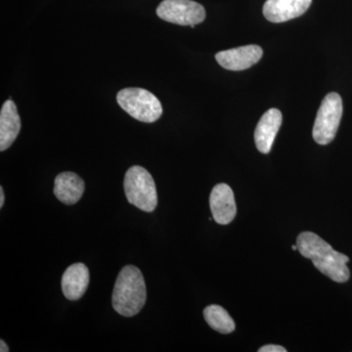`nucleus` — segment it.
I'll return each instance as SVG.
<instances>
[{
    "mask_svg": "<svg viewBox=\"0 0 352 352\" xmlns=\"http://www.w3.org/2000/svg\"><path fill=\"white\" fill-rule=\"evenodd\" d=\"M298 251L303 258L311 259L322 274L337 283H346L351 277L346 254L335 251L331 245L314 232H302L296 239Z\"/></svg>",
    "mask_w": 352,
    "mask_h": 352,
    "instance_id": "nucleus-1",
    "label": "nucleus"
},
{
    "mask_svg": "<svg viewBox=\"0 0 352 352\" xmlns=\"http://www.w3.org/2000/svg\"><path fill=\"white\" fill-rule=\"evenodd\" d=\"M146 300L147 291L142 272L136 266H124L113 287V309L122 316H135L144 307Z\"/></svg>",
    "mask_w": 352,
    "mask_h": 352,
    "instance_id": "nucleus-2",
    "label": "nucleus"
},
{
    "mask_svg": "<svg viewBox=\"0 0 352 352\" xmlns=\"http://www.w3.org/2000/svg\"><path fill=\"white\" fill-rule=\"evenodd\" d=\"M124 189L127 201L139 210L154 212L157 205L156 184L149 171L142 166H131L126 171Z\"/></svg>",
    "mask_w": 352,
    "mask_h": 352,
    "instance_id": "nucleus-3",
    "label": "nucleus"
},
{
    "mask_svg": "<svg viewBox=\"0 0 352 352\" xmlns=\"http://www.w3.org/2000/svg\"><path fill=\"white\" fill-rule=\"evenodd\" d=\"M117 101L122 110L139 122L151 124L163 115L161 102L143 88H124L118 94Z\"/></svg>",
    "mask_w": 352,
    "mask_h": 352,
    "instance_id": "nucleus-4",
    "label": "nucleus"
},
{
    "mask_svg": "<svg viewBox=\"0 0 352 352\" xmlns=\"http://www.w3.org/2000/svg\"><path fill=\"white\" fill-rule=\"evenodd\" d=\"M342 117V97L336 92L329 94L317 112L312 136L315 142L327 145L332 142L339 129Z\"/></svg>",
    "mask_w": 352,
    "mask_h": 352,
    "instance_id": "nucleus-5",
    "label": "nucleus"
},
{
    "mask_svg": "<svg viewBox=\"0 0 352 352\" xmlns=\"http://www.w3.org/2000/svg\"><path fill=\"white\" fill-rule=\"evenodd\" d=\"M157 15L173 24L195 28L205 20L206 10L193 0H164L157 6Z\"/></svg>",
    "mask_w": 352,
    "mask_h": 352,
    "instance_id": "nucleus-6",
    "label": "nucleus"
},
{
    "mask_svg": "<svg viewBox=\"0 0 352 352\" xmlns=\"http://www.w3.org/2000/svg\"><path fill=\"white\" fill-rule=\"evenodd\" d=\"M263 55L261 46L252 44L220 51L215 55V59L222 68L229 71H244L258 63Z\"/></svg>",
    "mask_w": 352,
    "mask_h": 352,
    "instance_id": "nucleus-7",
    "label": "nucleus"
},
{
    "mask_svg": "<svg viewBox=\"0 0 352 352\" xmlns=\"http://www.w3.org/2000/svg\"><path fill=\"white\" fill-rule=\"evenodd\" d=\"M212 219L220 226L231 223L237 214L235 198L231 187L226 183L215 185L210 196Z\"/></svg>",
    "mask_w": 352,
    "mask_h": 352,
    "instance_id": "nucleus-8",
    "label": "nucleus"
},
{
    "mask_svg": "<svg viewBox=\"0 0 352 352\" xmlns=\"http://www.w3.org/2000/svg\"><path fill=\"white\" fill-rule=\"evenodd\" d=\"M312 0H266L263 12L271 23H284L305 14Z\"/></svg>",
    "mask_w": 352,
    "mask_h": 352,
    "instance_id": "nucleus-9",
    "label": "nucleus"
},
{
    "mask_svg": "<svg viewBox=\"0 0 352 352\" xmlns=\"http://www.w3.org/2000/svg\"><path fill=\"white\" fill-rule=\"evenodd\" d=\"M282 113L278 109H270L259 120L254 131V142L259 152L268 154L282 124Z\"/></svg>",
    "mask_w": 352,
    "mask_h": 352,
    "instance_id": "nucleus-10",
    "label": "nucleus"
},
{
    "mask_svg": "<svg viewBox=\"0 0 352 352\" xmlns=\"http://www.w3.org/2000/svg\"><path fill=\"white\" fill-rule=\"evenodd\" d=\"M89 280V270L85 264H72L62 277L61 287L64 296L69 300H80L87 292Z\"/></svg>",
    "mask_w": 352,
    "mask_h": 352,
    "instance_id": "nucleus-11",
    "label": "nucleus"
},
{
    "mask_svg": "<svg viewBox=\"0 0 352 352\" xmlns=\"http://www.w3.org/2000/svg\"><path fill=\"white\" fill-rule=\"evenodd\" d=\"M20 131L21 119L17 107L12 100H7L0 112V151H6L13 144Z\"/></svg>",
    "mask_w": 352,
    "mask_h": 352,
    "instance_id": "nucleus-12",
    "label": "nucleus"
},
{
    "mask_svg": "<svg viewBox=\"0 0 352 352\" xmlns=\"http://www.w3.org/2000/svg\"><path fill=\"white\" fill-rule=\"evenodd\" d=\"M85 182L76 173L66 171L60 173L55 178V196L65 205H75L80 200L85 192Z\"/></svg>",
    "mask_w": 352,
    "mask_h": 352,
    "instance_id": "nucleus-13",
    "label": "nucleus"
},
{
    "mask_svg": "<svg viewBox=\"0 0 352 352\" xmlns=\"http://www.w3.org/2000/svg\"><path fill=\"white\" fill-rule=\"evenodd\" d=\"M204 317L208 325L217 332L230 333L235 330V322L232 317L220 305H208L204 310Z\"/></svg>",
    "mask_w": 352,
    "mask_h": 352,
    "instance_id": "nucleus-14",
    "label": "nucleus"
},
{
    "mask_svg": "<svg viewBox=\"0 0 352 352\" xmlns=\"http://www.w3.org/2000/svg\"><path fill=\"white\" fill-rule=\"evenodd\" d=\"M287 349L283 346H277V344H268L258 349V352H286Z\"/></svg>",
    "mask_w": 352,
    "mask_h": 352,
    "instance_id": "nucleus-15",
    "label": "nucleus"
},
{
    "mask_svg": "<svg viewBox=\"0 0 352 352\" xmlns=\"http://www.w3.org/2000/svg\"><path fill=\"white\" fill-rule=\"evenodd\" d=\"M0 351L8 352L9 347L7 346L6 342L3 340H0Z\"/></svg>",
    "mask_w": 352,
    "mask_h": 352,
    "instance_id": "nucleus-16",
    "label": "nucleus"
},
{
    "mask_svg": "<svg viewBox=\"0 0 352 352\" xmlns=\"http://www.w3.org/2000/svg\"><path fill=\"white\" fill-rule=\"evenodd\" d=\"M4 200H6V196H4V190L2 187H0V208L3 207Z\"/></svg>",
    "mask_w": 352,
    "mask_h": 352,
    "instance_id": "nucleus-17",
    "label": "nucleus"
},
{
    "mask_svg": "<svg viewBox=\"0 0 352 352\" xmlns=\"http://www.w3.org/2000/svg\"><path fill=\"white\" fill-rule=\"evenodd\" d=\"M292 249H293L294 251H296V250H298V245H292Z\"/></svg>",
    "mask_w": 352,
    "mask_h": 352,
    "instance_id": "nucleus-18",
    "label": "nucleus"
}]
</instances>
